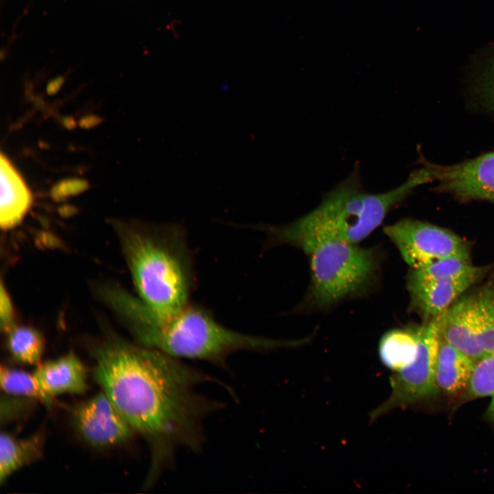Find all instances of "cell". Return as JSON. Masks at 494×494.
<instances>
[{"mask_svg":"<svg viewBox=\"0 0 494 494\" xmlns=\"http://www.w3.org/2000/svg\"><path fill=\"white\" fill-rule=\"evenodd\" d=\"M93 377L149 445L146 484L172 467L176 451L200 450L203 422L221 404L197 391L208 375L157 349L110 340L93 351Z\"/></svg>","mask_w":494,"mask_h":494,"instance_id":"cell-1","label":"cell"},{"mask_svg":"<svg viewBox=\"0 0 494 494\" xmlns=\"http://www.w3.org/2000/svg\"><path fill=\"white\" fill-rule=\"evenodd\" d=\"M424 167L413 171L400 185L381 193L366 191L360 165L322 196L316 207L283 225L261 224L253 228L264 232L269 245L289 244L303 250L324 240L357 244L384 221L388 213L414 189L432 182Z\"/></svg>","mask_w":494,"mask_h":494,"instance_id":"cell-2","label":"cell"},{"mask_svg":"<svg viewBox=\"0 0 494 494\" xmlns=\"http://www.w3.org/2000/svg\"><path fill=\"white\" fill-rule=\"evenodd\" d=\"M139 342L178 359L200 360L224 366L231 354L296 346L300 342L250 336L219 323L206 308L190 303L176 314L161 316L141 299L120 291L108 295Z\"/></svg>","mask_w":494,"mask_h":494,"instance_id":"cell-3","label":"cell"},{"mask_svg":"<svg viewBox=\"0 0 494 494\" xmlns=\"http://www.w3.org/2000/svg\"><path fill=\"white\" fill-rule=\"evenodd\" d=\"M126 259L140 299L161 316L187 304L194 286L192 255L184 227L130 229L122 236Z\"/></svg>","mask_w":494,"mask_h":494,"instance_id":"cell-4","label":"cell"},{"mask_svg":"<svg viewBox=\"0 0 494 494\" xmlns=\"http://www.w3.org/2000/svg\"><path fill=\"white\" fill-rule=\"evenodd\" d=\"M303 250L310 262L309 296L318 307H329L362 292L377 269L375 252L357 244L324 240Z\"/></svg>","mask_w":494,"mask_h":494,"instance_id":"cell-5","label":"cell"},{"mask_svg":"<svg viewBox=\"0 0 494 494\" xmlns=\"http://www.w3.org/2000/svg\"><path fill=\"white\" fill-rule=\"evenodd\" d=\"M439 316L412 328L418 341L416 355L408 366L394 372L390 378V395L370 412V421L436 392L435 366L440 342Z\"/></svg>","mask_w":494,"mask_h":494,"instance_id":"cell-6","label":"cell"},{"mask_svg":"<svg viewBox=\"0 0 494 494\" xmlns=\"http://www.w3.org/2000/svg\"><path fill=\"white\" fill-rule=\"evenodd\" d=\"M384 233L412 270L450 257H470L467 243L447 228L405 218L386 226Z\"/></svg>","mask_w":494,"mask_h":494,"instance_id":"cell-7","label":"cell"},{"mask_svg":"<svg viewBox=\"0 0 494 494\" xmlns=\"http://www.w3.org/2000/svg\"><path fill=\"white\" fill-rule=\"evenodd\" d=\"M71 414L78 436L94 448L121 445L134 432L104 391L74 405Z\"/></svg>","mask_w":494,"mask_h":494,"instance_id":"cell-8","label":"cell"},{"mask_svg":"<svg viewBox=\"0 0 494 494\" xmlns=\"http://www.w3.org/2000/svg\"><path fill=\"white\" fill-rule=\"evenodd\" d=\"M421 162L430 174L436 189L460 200L494 202V152L453 165Z\"/></svg>","mask_w":494,"mask_h":494,"instance_id":"cell-9","label":"cell"},{"mask_svg":"<svg viewBox=\"0 0 494 494\" xmlns=\"http://www.w3.org/2000/svg\"><path fill=\"white\" fill-rule=\"evenodd\" d=\"M439 333L475 362L485 355L479 340L475 293L462 294L440 315Z\"/></svg>","mask_w":494,"mask_h":494,"instance_id":"cell-10","label":"cell"},{"mask_svg":"<svg viewBox=\"0 0 494 494\" xmlns=\"http://www.w3.org/2000/svg\"><path fill=\"white\" fill-rule=\"evenodd\" d=\"M487 268L475 266L456 278L436 283L408 285L413 307L428 321L439 316L484 274Z\"/></svg>","mask_w":494,"mask_h":494,"instance_id":"cell-11","label":"cell"},{"mask_svg":"<svg viewBox=\"0 0 494 494\" xmlns=\"http://www.w3.org/2000/svg\"><path fill=\"white\" fill-rule=\"evenodd\" d=\"M34 374L52 397L64 393L82 394L87 389L86 367L73 352L40 364Z\"/></svg>","mask_w":494,"mask_h":494,"instance_id":"cell-12","label":"cell"},{"mask_svg":"<svg viewBox=\"0 0 494 494\" xmlns=\"http://www.w3.org/2000/svg\"><path fill=\"white\" fill-rule=\"evenodd\" d=\"M475 362L440 338L435 366V384L454 395L466 390Z\"/></svg>","mask_w":494,"mask_h":494,"instance_id":"cell-13","label":"cell"},{"mask_svg":"<svg viewBox=\"0 0 494 494\" xmlns=\"http://www.w3.org/2000/svg\"><path fill=\"white\" fill-rule=\"evenodd\" d=\"M0 224L8 229L17 225L28 211L32 196L24 182L3 154L1 156Z\"/></svg>","mask_w":494,"mask_h":494,"instance_id":"cell-14","label":"cell"},{"mask_svg":"<svg viewBox=\"0 0 494 494\" xmlns=\"http://www.w3.org/2000/svg\"><path fill=\"white\" fill-rule=\"evenodd\" d=\"M44 434L38 432L18 438L1 432L0 436V483L2 484L21 469L40 460L44 452Z\"/></svg>","mask_w":494,"mask_h":494,"instance_id":"cell-15","label":"cell"},{"mask_svg":"<svg viewBox=\"0 0 494 494\" xmlns=\"http://www.w3.org/2000/svg\"><path fill=\"white\" fill-rule=\"evenodd\" d=\"M417 349L418 341L412 329H396L382 336L378 351L382 364L395 372L414 360Z\"/></svg>","mask_w":494,"mask_h":494,"instance_id":"cell-16","label":"cell"},{"mask_svg":"<svg viewBox=\"0 0 494 494\" xmlns=\"http://www.w3.org/2000/svg\"><path fill=\"white\" fill-rule=\"evenodd\" d=\"M0 386L4 393L37 401L51 408L54 401L42 388L34 373L1 366Z\"/></svg>","mask_w":494,"mask_h":494,"instance_id":"cell-17","label":"cell"},{"mask_svg":"<svg viewBox=\"0 0 494 494\" xmlns=\"http://www.w3.org/2000/svg\"><path fill=\"white\" fill-rule=\"evenodd\" d=\"M475 267L470 257L455 256L442 259L423 268L412 270L408 285H424L456 278Z\"/></svg>","mask_w":494,"mask_h":494,"instance_id":"cell-18","label":"cell"},{"mask_svg":"<svg viewBox=\"0 0 494 494\" xmlns=\"http://www.w3.org/2000/svg\"><path fill=\"white\" fill-rule=\"evenodd\" d=\"M7 334L8 347L16 361L30 365L38 364L44 350V340L38 331L15 325Z\"/></svg>","mask_w":494,"mask_h":494,"instance_id":"cell-19","label":"cell"},{"mask_svg":"<svg viewBox=\"0 0 494 494\" xmlns=\"http://www.w3.org/2000/svg\"><path fill=\"white\" fill-rule=\"evenodd\" d=\"M475 295L479 340L486 355L494 352V283L484 285Z\"/></svg>","mask_w":494,"mask_h":494,"instance_id":"cell-20","label":"cell"},{"mask_svg":"<svg viewBox=\"0 0 494 494\" xmlns=\"http://www.w3.org/2000/svg\"><path fill=\"white\" fill-rule=\"evenodd\" d=\"M466 390L472 398L494 395V352L475 362Z\"/></svg>","mask_w":494,"mask_h":494,"instance_id":"cell-21","label":"cell"},{"mask_svg":"<svg viewBox=\"0 0 494 494\" xmlns=\"http://www.w3.org/2000/svg\"><path fill=\"white\" fill-rule=\"evenodd\" d=\"M34 400L5 394L1 399V423L16 419Z\"/></svg>","mask_w":494,"mask_h":494,"instance_id":"cell-22","label":"cell"},{"mask_svg":"<svg viewBox=\"0 0 494 494\" xmlns=\"http://www.w3.org/2000/svg\"><path fill=\"white\" fill-rule=\"evenodd\" d=\"M12 307L10 298L3 285H1L0 294L1 327L5 333L15 326Z\"/></svg>","mask_w":494,"mask_h":494,"instance_id":"cell-23","label":"cell"},{"mask_svg":"<svg viewBox=\"0 0 494 494\" xmlns=\"http://www.w3.org/2000/svg\"><path fill=\"white\" fill-rule=\"evenodd\" d=\"M484 89L491 101L494 104V60H493L484 77Z\"/></svg>","mask_w":494,"mask_h":494,"instance_id":"cell-24","label":"cell"},{"mask_svg":"<svg viewBox=\"0 0 494 494\" xmlns=\"http://www.w3.org/2000/svg\"><path fill=\"white\" fill-rule=\"evenodd\" d=\"M489 416L494 421V395L491 397V401L489 404V410H488Z\"/></svg>","mask_w":494,"mask_h":494,"instance_id":"cell-25","label":"cell"}]
</instances>
